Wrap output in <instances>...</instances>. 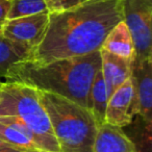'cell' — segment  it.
<instances>
[{
  "label": "cell",
  "instance_id": "19",
  "mask_svg": "<svg viewBox=\"0 0 152 152\" xmlns=\"http://www.w3.org/2000/svg\"></svg>",
  "mask_w": 152,
  "mask_h": 152
},
{
  "label": "cell",
  "instance_id": "16",
  "mask_svg": "<svg viewBox=\"0 0 152 152\" xmlns=\"http://www.w3.org/2000/svg\"><path fill=\"white\" fill-rule=\"evenodd\" d=\"M91 1H99V0H46V4L48 11L53 13V12L66 11L71 7H78Z\"/></svg>",
  "mask_w": 152,
  "mask_h": 152
},
{
  "label": "cell",
  "instance_id": "13",
  "mask_svg": "<svg viewBox=\"0 0 152 152\" xmlns=\"http://www.w3.org/2000/svg\"><path fill=\"white\" fill-rule=\"evenodd\" d=\"M31 50L29 46L7 40L0 34V83L7 80L10 69L15 64L28 58Z\"/></svg>",
  "mask_w": 152,
  "mask_h": 152
},
{
  "label": "cell",
  "instance_id": "12",
  "mask_svg": "<svg viewBox=\"0 0 152 152\" xmlns=\"http://www.w3.org/2000/svg\"><path fill=\"white\" fill-rule=\"evenodd\" d=\"M100 50L123 58H134L135 50L132 37L123 20L115 25L108 32Z\"/></svg>",
  "mask_w": 152,
  "mask_h": 152
},
{
  "label": "cell",
  "instance_id": "5",
  "mask_svg": "<svg viewBox=\"0 0 152 152\" xmlns=\"http://www.w3.org/2000/svg\"><path fill=\"white\" fill-rule=\"evenodd\" d=\"M123 21L134 44L133 63L152 58V0H121Z\"/></svg>",
  "mask_w": 152,
  "mask_h": 152
},
{
  "label": "cell",
  "instance_id": "11",
  "mask_svg": "<svg viewBox=\"0 0 152 152\" xmlns=\"http://www.w3.org/2000/svg\"><path fill=\"white\" fill-rule=\"evenodd\" d=\"M93 152H137L123 128L103 123L98 126Z\"/></svg>",
  "mask_w": 152,
  "mask_h": 152
},
{
  "label": "cell",
  "instance_id": "9",
  "mask_svg": "<svg viewBox=\"0 0 152 152\" xmlns=\"http://www.w3.org/2000/svg\"><path fill=\"white\" fill-rule=\"evenodd\" d=\"M0 139L30 152H46L36 133L19 119L0 117Z\"/></svg>",
  "mask_w": 152,
  "mask_h": 152
},
{
  "label": "cell",
  "instance_id": "8",
  "mask_svg": "<svg viewBox=\"0 0 152 152\" xmlns=\"http://www.w3.org/2000/svg\"><path fill=\"white\" fill-rule=\"evenodd\" d=\"M130 79L134 89L137 116L147 122H152V58L133 63Z\"/></svg>",
  "mask_w": 152,
  "mask_h": 152
},
{
  "label": "cell",
  "instance_id": "3",
  "mask_svg": "<svg viewBox=\"0 0 152 152\" xmlns=\"http://www.w3.org/2000/svg\"><path fill=\"white\" fill-rule=\"evenodd\" d=\"M59 152H93L98 125L88 108L48 92L38 90Z\"/></svg>",
  "mask_w": 152,
  "mask_h": 152
},
{
  "label": "cell",
  "instance_id": "4",
  "mask_svg": "<svg viewBox=\"0 0 152 152\" xmlns=\"http://www.w3.org/2000/svg\"><path fill=\"white\" fill-rule=\"evenodd\" d=\"M0 117H14L26 124L38 137L46 152H59L48 115L38 90L20 83H0Z\"/></svg>",
  "mask_w": 152,
  "mask_h": 152
},
{
  "label": "cell",
  "instance_id": "14",
  "mask_svg": "<svg viewBox=\"0 0 152 152\" xmlns=\"http://www.w3.org/2000/svg\"><path fill=\"white\" fill-rule=\"evenodd\" d=\"M107 92L104 83L101 69L96 73L88 97V110L92 113L98 126L105 123V114L107 107Z\"/></svg>",
  "mask_w": 152,
  "mask_h": 152
},
{
  "label": "cell",
  "instance_id": "7",
  "mask_svg": "<svg viewBox=\"0 0 152 152\" xmlns=\"http://www.w3.org/2000/svg\"><path fill=\"white\" fill-rule=\"evenodd\" d=\"M137 115L134 89L132 81L129 78L108 98L105 123L124 128L132 122Z\"/></svg>",
  "mask_w": 152,
  "mask_h": 152
},
{
  "label": "cell",
  "instance_id": "6",
  "mask_svg": "<svg viewBox=\"0 0 152 152\" xmlns=\"http://www.w3.org/2000/svg\"><path fill=\"white\" fill-rule=\"evenodd\" d=\"M48 23L49 11L26 17L7 19L1 28V36L34 49L44 38Z\"/></svg>",
  "mask_w": 152,
  "mask_h": 152
},
{
  "label": "cell",
  "instance_id": "18",
  "mask_svg": "<svg viewBox=\"0 0 152 152\" xmlns=\"http://www.w3.org/2000/svg\"><path fill=\"white\" fill-rule=\"evenodd\" d=\"M0 152H30L28 150L22 149L19 147H15V146L11 145V144L7 143L3 140L0 139Z\"/></svg>",
  "mask_w": 152,
  "mask_h": 152
},
{
  "label": "cell",
  "instance_id": "17",
  "mask_svg": "<svg viewBox=\"0 0 152 152\" xmlns=\"http://www.w3.org/2000/svg\"><path fill=\"white\" fill-rule=\"evenodd\" d=\"M10 7H11V0H0V34L3 24L7 20Z\"/></svg>",
  "mask_w": 152,
  "mask_h": 152
},
{
  "label": "cell",
  "instance_id": "1",
  "mask_svg": "<svg viewBox=\"0 0 152 152\" xmlns=\"http://www.w3.org/2000/svg\"><path fill=\"white\" fill-rule=\"evenodd\" d=\"M122 20L121 0L91 1L66 11L49 12L44 38L26 61L44 65L100 51L108 32Z\"/></svg>",
  "mask_w": 152,
  "mask_h": 152
},
{
  "label": "cell",
  "instance_id": "15",
  "mask_svg": "<svg viewBox=\"0 0 152 152\" xmlns=\"http://www.w3.org/2000/svg\"><path fill=\"white\" fill-rule=\"evenodd\" d=\"M48 11L46 0H11L7 19L26 17Z\"/></svg>",
  "mask_w": 152,
  "mask_h": 152
},
{
  "label": "cell",
  "instance_id": "2",
  "mask_svg": "<svg viewBox=\"0 0 152 152\" xmlns=\"http://www.w3.org/2000/svg\"><path fill=\"white\" fill-rule=\"evenodd\" d=\"M100 69V51L44 65L23 61L10 69L5 81L24 83L39 91L67 98L88 108L90 88Z\"/></svg>",
  "mask_w": 152,
  "mask_h": 152
},
{
  "label": "cell",
  "instance_id": "10",
  "mask_svg": "<svg viewBox=\"0 0 152 152\" xmlns=\"http://www.w3.org/2000/svg\"><path fill=\"white\" fill-rule=\"evenodd\" d=\"M101 72L107 92V98L130 78L133 59H127L100 50Z\"/></svg>",
  "mask_w": 152,
  "mask_h": 152
}]
</instances>
